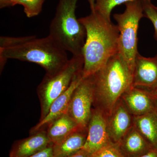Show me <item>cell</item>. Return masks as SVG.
Segmentation results:
<instances>
[{"label": "cell", "instance_id": "obj_25", "mask_svg": "<svg viewBox=\"0 0 157 157\" xmlns=\"http://www.w3.org/2000/svg\"><path fill=\"white\" fill-rule=\"evenodd\" d=\"M12 6L10 0H0V7L2 8Z\"/></svg>", "mask_w": 157, "mask_h": 157}, {"label": "cell", "instance_id": "obj_1", "mask_svg": "<svg viewBox=\"0 0 157 157\" xmlns=\"http://www.w3.org/2000/svg\"><path fill=\"white\" fill-rule=\"evenodd\" d=\"M67 52L49 35L45 38L35 36L0 37V67L3 70L7 60H19L37 64L54 74L67 63Z\"/></svg>", "mask_w": 157, "mask_h": 157}, {"label": "cell", "instance_id": "obj_12", "mask_svg": "<svg viewBox=\"0 0 157 157\" xmlns=\"http://www.w3.org/2000/svg\"><path fill=\"white\" fill-rule=\"evenodd\" d=\"M45 129L30 134L29 137L15 141L9 157H29L47 147L51 144Z\"/></svg>", "mask_w": 157, "mask_h": 157}, {"label": "cell", "instance_id": "obj_26", "mask_svg": "<svg viewBox=\"0 0 157 157\" xmlns=\"http://www.w3.org/2000/svg\"><path fill=\"white\" fill-rule=\"evenodd\" d=\"M89 3L90 8L91 11H95V5L96 0H88Z\"/></svg>", "mask_w": 157, "mask_h": 157}, {"label": "cell", "instance_id": "obj_16", "mask_svg": "<svg viewBox=\"0 0 157 157\" xmlns=\"http://www.w3.org/2000/svg\"><path fill=\"white\" fill-rule=\"evenodd\" d=\"M79 128L76 122L65 113L51 122L44 129L50 142L55 144Z\"/></svg>", "mask_w": 157, "mask_h": 157}, {"label": "cell", "instance_id": "obj_30", "mask_svg": "<svg viewBox=\"0 0 157 157\" xmlns=\"http://www.w3.org/2000/svg\"></svg>", "mask_w": 157, "mask_h": 157}, {"label": "cell", "instance_id": "obj_18", "mask_svg": "<svg viewBox=\"0 0 157 157\" xmlns=\"http://www.w3.org/2000/svg\"><path fill=\"white\" fill-rule=\"evenodd\" d=\"M134 1L135 0H96L95 11L106 19L111 21V12L115 7Z\"/></svg>", "mask_w": 157, "mask_h": 157}, {"label": "cell", "instance_id": "obj_15", "mask_svg": "<svg viewBox=\"0 0 157 157\" xmlns=\"http://www.w3.org/2000/svg\"><path fill=\"white\" fill-rule=\"evenodd\" d=\"M87 136V129H78L53 145V157H67L82 149Z\"/></svg>", "mask_w": 157, "mask_h": 157}, {"label": "cell", "instance_id": "obj_5", "mask_svg": "<svg viewBox=\"0 0 157 157\" xmlns=\"http://www.w3.org/2000/svg\"><path fill=\"white\" fill-rule=\"evenodd\" d=\"M84 65L82 55L73 56L64 67L54 74H45L38 86L37 92L41 106L42 120L48 114L54 101L70 87L74 78L82 73Z\"/></svg>", "mask_w": 157, "mask_h": 157}, {"label": "cell", "instance_id": "obj_29", "mask_svg": "<svg viewBox=\"0 0 157 157\" xmlns=\"http://www.w3.org/2000/svg\"><path fill=\"white\" fill-rule=\"evenodd\" d=\"M156 9V10H157V7L156 6H155Z\"/></svg>", "mask_w": 157, "mask_h": 157}, {"label": "cell", "instance_id": "obj_23", "mask_svg": "<svg viewBox=\"0 0 157 157\" xmlns=\"http://www.w3.org/2000/svg\"><path fill=\"white\" fill-rule=\"evenodd\" d=\"M93 154L90 153L83 149H81L73 154L67 157H93Z\"/></svg>", "mask_w": 157, "mask_h": 157}, {"label": "cell", "instance_id": "obj_21", "mask_svg": "<svg viewBox=\"0 0 157 157\" xmlns=\"http://www.w3.org/2000/svg\"><path fill=\"white\" fill-rule=\"evenodd\" d=\"M93 157H124L114 144H107L93 154Z\"/></svg>", "mask_w": 157, "mask_h": 157}, {"label": "cell", "instance_id": "obj_10", "mask_svg": "<svg viewBox=\"0 0 157 157\" xmlns=\"http://www.w3.org/2000/svg\"><path fill=\"white\" fill-rule=\"evenodd\" d=\"M133 86L149 92L157 86V54L145 57L137 53L133 72Z\"/></svg>", "mask_w": 157, "mask_h": 157}, {"label": "cell", "instance_id": "obj_24", "mask_svg": "<svg viewBox=\"0 0 157 157\" xmlns=\"http://www.w3.org/2000/svg\"><path fill=\"white\" fill-rule=\"evenodd\" d=\"M139 157H157V149H152L145 154Z\"/></svg>", "mask_w": 157, "mask_h": 157}, {"label": "cell", "instance_id": "obj_11", "mask_svg": "<svg viewBox=\"0 0 157 157\" xmlns=\"http://www.w3.org/2000/svg\"><path fill=\"white\" fill-rule=\"evenodd\" d=\"M134 116H139L157 111V99L148 91L132 86L121 97Z\"/></svg>", "mask_w": 157, "mask_h": 157}, {"label": "cell", "instance_id": "obj_20", "mask_svg": "<svg viewBox=\"0 0 157 157\" xmlns=\"http://www.w3.org/2000/svg\"><path fill=\"white\" fill-rule=\"evenodd\" d=\"M144 17L151 21L155 29L154 37L157 41V10L151 0H142Z\"/></svg>", "mask_w": 157, "mask_h": 157}, {"label": "cell", "instance_id": "obj_19", "mask_svg": "<svg viewBox=\"0 0 157 157\" xmlns=\"http://www.w3.org/2000/svg\"><path fill=\"white\" fill-rule=\"evenodd\" d=\"M45 0H19L17 4L23 6L24 11L28 17L37 16L42 10Z\"/></svg>", "mask_w": 157, "mask_h": 157}, {"label": "cell", "instance_id": "obj_22", "mask_svg": "<svg viewBox=\"0 0 157 157\" xmlns=\"http://www.w3.org/2000/svg\"><path fill=\"white\" fill-rule=\"evenodd\" d=\"M53 145L51 143L44 149L29 157H53Z\"/></svg>", "mask_w": 157, "mask_h": 157}, {"label": "cell", "instance_id": "obj_27", "mask_svg": "<svg viewBox=\"0 0 157 157\" xmlns=\"http://www.w3.org/2000/svg\"><path fill=\"white\" fill-rule=\"evenodd\" d=\"M155 98L157 99V86L155 89L152 90L151 91L149 92Z\"/></svg>", "mask_w": 157, "mask_h": 157}, {"label": "cell", "instance_id": "obj_17", "mask_svg": "<svg viewBox=\"0 0 157 157\" xmlns=\"http://www.w3.org/2000/svg\"><path fill=\"white\" fill-rule=\"evenodd\" d=\"M134 126L151 145L157 149V112L134 117Z\"/></svg>", "mask_w": 157, "mask_h": 157}, {"label": "cell", "instance_id": "obj_3", "mask_svg": "<svg viewBox=\"0 0 157 157\" xmlns=\"http://www.w3.org/2000/svg\"><path fill=\"white\" fill-rule=\"evenodd\" d=\"M93 77V107L101 109L108 116L124 93L133 86V71L118 52Z\"/></svg>", "mask_w": 157, "mask_h": 157}, {"label": "cell", "instance_id": "obj_6", "mask_svg": "<svg viewBox=\"0 0 157 157\" xmlns=\"http://www.w3.org/2000/svg\"><path fill=\"white\" fill-rule=\"evenodd\" d=\"M126 9L121 14H113L119 30V53L134 72L137 51V31L139 21L144 17L142 0L125 4Z\"/></svg>", "mask_w": 157, "mask_h": 157}, {"label": "cell", "instance_id": "obj_14", "mask_svg": "<svg viewBox=\"0 0 157 157\" xmlns=\"http://www.w3.org/2000/svg\"><path fill=\"white\" fill-rule=\"evenodd\" d=\"M116 145L124 157H140L154 148L134 126Z\"/></svg>", "mask_w": 157, "mask_h": 157}, {"label": "cell", "instance_id": "obj_8", "mask_svg": "<svg viewBox=\"0 0 157 157\" xmlns=\"http://www.w3.org/2000/svg\"><path fill=\"white\" fill-rule=\"evenodd\" d=\"M111 143L107 132V116L101 109L93 107L87 138L82 149L94 154Z\"/></svg>", "mask_w": 157, "mask_h": 157}, {"label": "cell", "instance_id": "obj_4", "mask_svg": "<svg viewBox=\"0 0 157 157\" xmlns=\"http://www.w3.org/2000/svg\"><path fill=\"white\" fill-rule=\"evenodd\" d=\"M78 0H59L49 26V36L73 56L82 55L86 32L76 18Z\"/></svg>", "mask_w": 157, "mask_h": 157}, {"label": "cell", "instance_id": "obj_9", "mask_svg": "<svg viewBox=\"0 0 157 157\" xmlns=\"http://www.w3.org/2000/svg\"><path fill=\"white\" fill-rule=\"evenodd\" d=\"M134 117L121 98L107 117V132L112 143L117 144L133 127Z\"/></svg>", "mask_w": 157, "mask_h": 157}, {"label": "cell", "instance_id": "obj_7", "mask_svg": "<svg viewBox=\"0 0 157 157\" xmlns=\"http://www.w3.org/2000/svg\"><path fill=\"white\" fill-rule=\"evenodd\" d=\"M94 98L93 75L82 78L71 96L66 113L81 129H87Z\"/></svg>", "mask_w": 157, "mask_h": 157}, {"label": "cell", "instance_id": "obj_28", "mask_svg": "<svg viewBox=\"0 0 157 157\" xmlns=\"http://www.w3.org/2000/svg\"><path fill=\"white\" fill-rule=\"evenodd\" d=\"M10 1H11L12 6H15V5H17L19 0H10Z\"/></svg>", "mask_w": 157, "mask_h": 157}, {"label": "cell", "instance_id": "obj_2", "mask_svg": "<svg viewBox=\"0 0 157 157\" xmlns=\"http://www.w3.org/2000/svg\"><path fill=\"white\" fill-rule=\"evenodd\" d=\"M86 32L82 50L83 78L92 76L119 52L120 32L117 25L97 11L78 19Z\"/></svg>", "mask_w": 157, "mask_h": 157}, {"label": "cell", "instance_id": "obj_13", "mask_svg": "<svg viewBox=\"0 0 157 157\" xmlns=\"http://www.w3.org/2000/svg\"><path fill=\"white\" fill-rule=\"evenodd\" d=\"M82 73L74 78L67 90L56 98L51 105L48 114L42 120L31 129L30 134L45 128L46 126L56 118L66 113L71 96L74 90L82 79Z\"/></svg>", "mask_w": 157, "mask_h": 157}]
</instances>
